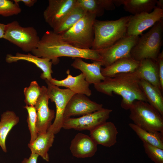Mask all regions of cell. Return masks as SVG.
<instances>
[{"label":"cell","mask_w":163,"mask_h":163,"mask_svg":"<svg viewBox=\"0 0 163 163\" xmlns=\"http://www.w3.org/2000/svg\"><path fill=\"white\" fill-rule=\"evenodd\" d=\"M101 50L76 47L64 41L60 35L49 30L44 34L31 52L37 57L50 59L56 65L59 62V58L63 56L101 61Z\"/></svg>","instance_id":"obj_1"},{"label":"cell","mask_w":163,"mask_h":163,"mask_svg":"<svg viewBox=\"0 0 163 163\" xmlns=\"http://www.w3.org/2000/svg\"><path fill=\"white\" fill-rule=\"evenodd\" d=\"M155 7L160 9H163V0H157Z\"/></svg>","instance_id":"obj_38"},{"label":"cell","mask_w":163,"mask_h":163,"mask_svg":"<svg viewBox=\"0 0 163 163\" xmlns=\"http://www.w3.org/2000/svg\"><path fill=\"white\" fill-rule=\"evenodd\" d=\"M135 72L140 79L149 82L162 93L156 61L150 59H145L140 61L139 65Z\"/></svg>","instance_id":"obj_20"},{"label":"cell","mask_w":163,"mask_h":163,"mask_svg":"<svg viewBox=\"0 0 163 163\" xmlns=\"http://www.w3.org/2000/svg\"><path fill=\"white\" fill-rule=\"evenodd\" d=\"M101 5L104 9L107 11H112L115 8L113 0H100Z\"/></svg>","instance_id":"obj_34"},{"label":"cell","mask_w":163,"mask_h":163,"mask_svg":"<svg viewBox=\"0 0 163 163\" xmlns=\"http://www.w3.org/2000/svg\"><path fill=\"white\" fill-rule=\"evenodd\" d=\"M158 69V74L161 87L163 91V51L159 54L156 60Z\"/></svg>","instance_id":"obj_33"},{"label":"cell","mask_w":163,"mask_h":163,"mask_svg":"<svg viewBox=\"0 0 163 163\" xmlns=\"http://www.w3.org/2000/svg\"><path fill=\"white\" fill-rule=\"evenodd\" d=\"M71 66L82 72L85 80L90 85L97 84L106 78L101 73L102 66L101 61H93L92 63H89L84 62L82 58H76Z\"/></svg>","instance_id":"obj_18"},{"label":"cell","mask_w":163,"mask_h":163,"mask_svg":"<svg viewBox=\"0 0 163 163\" xmlns=\"http://www.w3.org/2000/svg\"><path fill=\"white\" fill-rule=\"evenodd\" d=\"M103 105L89 99L86 95L75 94L71 98L66 107L64 119L72 116H83L98 110Z\"/></svg>","instance_id":"obj_12"},{"label":"cell","mask_w":163,"mask_h":163,"mask_svg":"<svg viewBox=\"0 0 163 163\" xmlns=\"http://www.w3.org/2000/svg\"><path fill=\"white\" fill-rule=\"evenodd\" d=\"M86 12L78 4L77 1L76 5L53 29V31L56 34L60 35L62 34L72 27Z\"/></svg>","instance_id":"obj_24"},{"label":"cell","mask_w":163,"mask_h":163,"mask_svg":"<svg viewBox=\"0 0 163 163\" xmlns=\"http://www.w3.org/2000/svg\"><path fill=\"white\" fill-rule=\"evenodd\" d=\"M163 18V9L155 8L150 13L131 15L128 24L126 36H139Z\"/></svg>","instance_id":"obj_11"},{"label":"cell","mask_w":163,"mask_h":163,"mask_svg":"<svg viewBox=\"0 0 163 163\" xmlns=\"http://www.w3.org/2000/svg\"><path fill=\"white\" fill-rule=\"evenodd\" d=\"M6 24L0 23V39L3 38Z\"/></svg>","instance_id":"obj_37"},{"label":"cell","mask_w":163,"mask_h":163,"mask_svg":"<svg viewBox=\"0 0 163 163\" xmlns=\"http://www.w3.org/2000/svg\"><path fill=\"white\" fill-rule=\"evenodd\" d=\"M66 78L62 80H58L52 78L50 82L52 84L58 87H64L69 89L75 94H84L88 97L92 94L89 88L90 84L85 80V77L81 73L75 76H73L67 71Z\"/></svg>","instance_id":"obj_19"},{"label":"cell","mask_w":163,"mask_h":163,"mask_svg":"<svg viewBox=\"0 0 163 163\" xmlns=\"http://www.w3.org/2000/svg\"><path fill=\"white\" fill-rule=\"evenodd\" d=\"M76 4L77 0H49L43 13L45 22L53 29Z\"/></svg>","instance_id":"obj_14"},{"label":"cell","mask_w":163,"mask_h":163,"mask_svg":"<svg viewBox=\"0 0 163 163\" xmlns=\"http://www.w3.org/2000/svg\"><path fill=\"white\" fill-rule=\"evenodd\" d=\"M47 93L49 99L55 103L56 108L55 119L47 131L55 135L62 128L64 114L66 106L71 98L75 94L69 88L61 89L47 80Z\"/></svg>","instance_id":"obj_8"},{"label":"cell","mask_w":163,"mask_h":163,"mask_svg":"<svg viewBox=\"0 0 163 163\" xmlns=\"http://www.w3.org/2000/svg\"><path fill=\"white\" fill-rule=\"evenodd\" d=\"M22 10L19 3L9 0H0V15L7 17L20 14Z\"/></svg>","instance_id":"obj_30"},{"label":"cell","mask_w":163,"mask_h":163,"mask_svg":"<svg viewBox=\"0 0 163 163\" xmlns=\"http://www.w3.org/2000/svg\"><path fill=\"white\" fill-rule=\"evenodd\" d=\"M139 64V61L131 58L118 59L110 65L101 68L102 75L105 77L111 78L118 74L134 72Z\"/></svg>","instance_id":"obj_21"},{"label":"cell","mask_w":163,"mask_h":163,"mask_svg":"<svg viewBox=\"0 0 163 163\" xmlns=\"http://www.w3.org/2000/svg\"><path fill=\"white\" fill-rule=\"evenodd\" d=\"M133 123L149 132H163V117L148 102L135 100L129 109Z\"/></svg>","instance_id":"obj_6"},{"label":"cell","mask_w":163,"mask_h":163,"mask_svg":"<svg viewBox=\"0 0 163 163\" xmlns=\"http://www.w3.org/2000/svg\"><path fill=\"white\" fill-rule=\"evenodd\" d=\"M3 39L25 52H31L40 39L34 28L23 27L16 21L6 24Z\"/></svg>","instance_id":"obj_7"},{"label":"cell","mask_w":163,"mask_h":163,"mask_svg":"<svg viewBox=\"0 0 163 163\" xmlns=\"http://www.w3.org/2000/svg\"><path fill=\"white\" fill-rule=\"evenodd\" d=\"M96 17L87 12L72 27L61 36L63 40L78 48L91 49L94 39V23Z\"/></svg>","instance_id":"obj_5"},{"label":"cell","mask_w":163,"mask_h":163,"mask_svg":"<svg viewBox=\"0 0 163 163\" xmlns=\"http://www.w3.org/2000/svg\"><path fill=\"white\" fill-rule=\"evenodd\" d=\"M69 149L74 157L85 158L92 157L95 155L97 145L90 136L79 133L71 141Z\"/></svg>","instance_id":"obj_15"},{"label":"cell","mask_w":163,"mask_h":163,"mask_svg":"<svg viewBox=\"0 0 163 163\" xmlns=\"http://www.w3.org/2000/svg\"><path fill=\"white\" fill-rule=\"evenodd\" d=\"M54 138V134L47 131L46 133L38 134L37 138L33 142L29 143L28 146L31 153L40 156L43 160L48 162L50 159L48 152L52 145Z\"/></svg>","instance_id":"obj_23"},{"label":"cell","mask_w":163,"mask_h":163,"mask_svg":"<svg viewBox=\"0 0 163 163\" xmlns=\"http://www.w3.org/2000/svg\"><path fill=\"white\" fill-rule=\"evenodd\" d=\"M13 1L18 3L20 2H23L25 5L28 7L33 6L37 1V0H13Z\"/></svg>","instance_id":"obj_36"},{"label":"cell","mask_w":163,"mask_h":163,"mask_svg":"<svg viewBox=\"0 0 163 163\" xmlns=\"http://www.w3.org/2000/svg\"><path fill=\"white\" fill-rule=\"evenodd\" d=\"M111 109H102L77 118L69 117L64 120L62 128L65 129H73L79 131H90L106 122L112 112Z\"/></svg>","instance_id":"obj_9"},{"label":"cell","mask_w":163,"mask_h":163,"mask_svg":"<svg viewBox=\"0 0 163 163\" xmlns=\"http://www.w3.org/2000/svg\"><path fill=\"white\" fill-rule=\"evenodd\" d=\"M140 80L135 72L118 74L111 78L106 77L104 80L94 86L97 91L108 96H113V93L121 96V106L127 110L135 100L147 102L140 87Z\"/></svg>","instance_id":"obj_2"},{"label":"cell","mask_w":163,"mask_h":163,"mask_svg":"<svg viewBox=\"0 0 163 163\" xmlns=\"http://www.w3.org/2000/svg\"><path fill=\"white\" fill-rule=\"evenodd\" d=\"M78 4L87 12L94 14L96 17L102 16L104 9L100 0H77Z\"/></svg>","instance_id":"obj_29"},{"label":"cell","mask_w":163,"mask_h":163,"mask_svg":"<svg viewBox=\"0 0 163 163\" xmlns=\"http://www.w3.org/2000/svg\"><path fill=\"white\" fill-rule=\"evenodd\" d=\"M41 88V94L34 106L36 111V126L38 134L47 132L55 117L54 111L49 107V99L47 88L44 86H42Z\"/></svg>","instance_id":"obj_13"},{"label":"cell","mask_w":163,"mask_h":163,"mask_svg":"<svg viewBox=\"0 0 163 163\" xmlns=\"http://www.w3.org/2000/svg\"><path fill=\"white\" fill-rule=\"evenodd\" d=\"M145 153L155 163H163V149L143 142Z\"/></svg>","instance_id":"obj_32"},{"label":"cell","mask_w":163,"mask_h":163,"mask_svg":"<svg viewBox=\"0 0 163 163\" xmlns=\"http://www.w3.org/2000/svg\"><path fill=\"white\" fill-rule=\"evenodd\" d=\"M24 107L27 110L28 113L27 122L30 135V143H31L37 138L38 136L36 126V111L34 106L26 105Z\"/></svg>","instance_id":"obj_31"},{"label":"cell","mask_w":163,"mask_h":163,"mask_svg":"<svg viewBox=\"0 0 163 163\" xmlns=\"http://www.w3.org/2000/svg\"><path fill=\"white\" fill-rule=\"evenodd\" d=\"M6 61L8 63L17 62L19 60H24L33 63L43 71L40 77L43 79L47 80L50 82L53 78L51 74L52 62L50 59L37 57L30 53L23 54L19 52L15 55L11 54L7 55Z\"/></svg>","instance_id":"obj_16"},{"label":"cell","mask_w":163,"mask_h":163,"mask_svg":"<svg viewBox=\"0 0 163 163\" xmlns=\"http://www.w3.org/2000/svg\"><path fill=\"white\" fill-rule=\"evenodd\" d=\"M140 85L147 102L163 116V97L162 92L144 80L140 79Z\"/></svg>","instance_id":"obj_25"},{"label":"cell","mask_w":163,"mask_h":163,"mask_svg":"<svg viewBox=\"0 0 163 163\" xmlns=\"http://www.w3.org/2000/svg\"><path fill=\"white\" fill-rule=\"evenodd\" d=\"M142 35L131 50V58L138 61L145 59L156 61L163 42V19L156 22L148 31Z\"/></svg>","instance_id":"obj_4"},{"label":"cell","mask_w":163,"mask_h":163,"mask_svg":"<svg viewBox=\"0 0 163 163\" xmlns=\"http://www.w3.org/2000/svg\"><path fill=\"white\" fill-rule=\"evenodd\" d=\"M139 37L126 36L110 47L101 50L100 54L102 58V66L106 67L120 59L131 58V51L137 43Z\"/></svg>","instance_id":"obj_10"},{"label":"cell","mask_w":163,"mask_h":163,"mask_svg":"<svg viewBox=\"0 0 163 163\" xmlns=\"http://www.w3.org/2000/svg\"><path fill=\"white\" fill-rule=\"evenodd\" d=\"M40 87L36 81L32 82L30 86L24 89V101L26 105L34 106L41 92Z\"/></svg>","instance_id":"obj_28"},{"label":"cell","mask_w":163,"mask_h":163,"mask_svg":"<svg viewBox=\"0 0 163 163\" xmlns=\"http://www.w3.org/2000/svg\"><path fill=\"white\" fill-rule=\"evenodd\" d=\"M129 125L143 142L163 149V132H148L133 123H130Z\"/></svg>","instance_id":"obj_27"},{"label":"cell","mask_w":163,"mask_h":163,"mask_svg":"<svg viewBox=\"0 0 163 163\" xmlns=\"http://www.w3.org/2000/svg\"><path fill=\"white\" fill-rule=\"evenodd\" d=\"M157 0H113L115 6L123 5L125 11L134 15L150 13L155 8Z\"/></svg>","instance_id":"obj_22"},{"label":"cell","mask_w":163,"mask_h":163,"mask_svg":"<svg viewBox=\"0 0 163 163\" xmlns=\"http://www.w3.org/2000/svg\"><path fill=\"white\" fill-rule=\"evenodd\" d=\"M131 16H124L115 20L96 19L94 23V39L91 49L100 50L108 48L126 37Z\"/></svg>","instance_id":"obj_3"},{"label":"cell","mask_w":163,"mask_h":163,"mask_svg":"<svg viewBox=\"0 0 163 163\" xmlns=\"http://www.w3.org/2000/svg\"><path fill=\"white\" fill-rule=\"evenodd\" d=\"M118 133L114 124L106 122L90 131V136L97 145L110 147L117 142Z\"/></svg>","instance_id":"obj_17"},{"label":"cell","mask_w":163,"mask_h":163,"mask_svg":"<svg viewBox=\"0 0 163 163\" xmlns=\"http://www.w3.org/2000/svg\"><path fill=\"white\" fill-rule=\"evenodd\" d=\"M39 156L37 154L31 153L29 158H24L21 163H37V160Z\"/></svg>","instance_id":"obj_35"},{"label":"cell","mask_w":163,"mask_h":163,"mask_svg":"<svg viewBox=\"0 0 163 163\" xmlns=\"http://www.w3.org/2000/svg\"><path fill=\"white\" fill-rule=\"evenodd\" d=\"M19 118L13 111L7 110L1 115L0 121V146L3 151L6 152V140L12 128L19 121Z\"/></svg>","instance_id":"obj_26"}]
</instances>
